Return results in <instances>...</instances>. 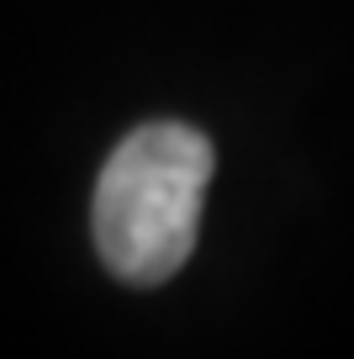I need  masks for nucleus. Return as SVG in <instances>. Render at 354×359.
I'll return each mask as SVG.
<instances>
[{
    "instance_id": "obj_1",
    "label": "nucleus",
    "mask_w": 354,
    "mask_h": 359,
    "mask_svg": "<svg viewBox=\"0 0 354 359\" xmlns=\"http://www.w3.org/2000/svg\"><path fill=\"white\" fill-rule=\"evenodd\" d=\"M211 143L185 122H148L111 148L96 180V248L127 285L169 280L196 248Z\"/></svg>"
}]
</instances>
